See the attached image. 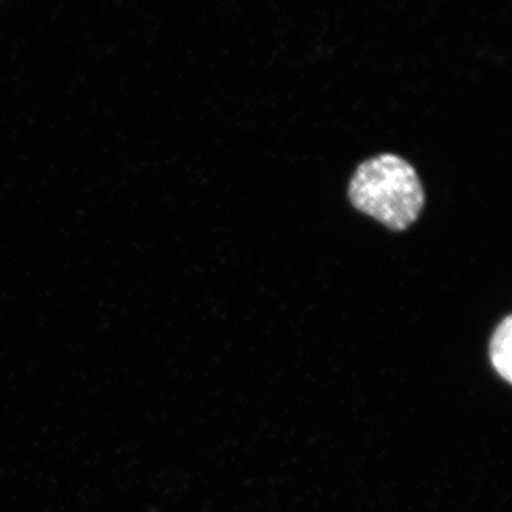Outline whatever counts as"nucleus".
Wrapping results in <instances>:
<instances>
[{
    "instance_id": "nucleus-2",
    "label": "nucleus",
    "mask_w": 512,
    "mask_h": 512,
    "mask_svg": "<svg viewBox=\"0 0 512 512\" xmlns=\"http://www.w3.org/2000/svg\"><path fill=\"white\" fill-rule=\"evenodd\" d=\"M490 357L498 375L512 380V318L507 316L494 330L490 342Z\"/></svg>"
},
{
    "instance_id": "nucleus-1",
    "label": "nucleus",
    "mask_w": 512,
    "mask_h": 512,
    "mask_svg": "<svg viewBox=\"0 0 512 512\" xmlns=\"http://www.w3.org/2000/svg\"><path fill=\"white\" fill-rule=\"evenodd\" d=\"M353 207L393 231H404L423 211V185L416 170L394 154H382L357 167L349 185Z\"/></svg>"
}]
</instances>
